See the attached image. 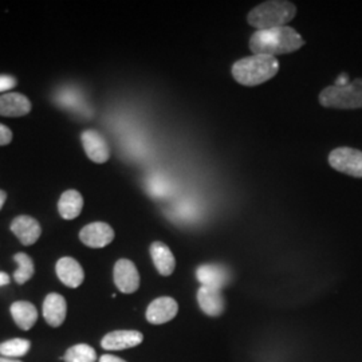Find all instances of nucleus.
Segmentation results:
<instances>
[{
  "instance_id": "nucleus-19",
  "label": "nucleus",
  "mask_w": 362,
  "mask_h": 362,
  "mask_svg": "<svg viewBox=\"0 0 362 362\" xmlns=\"http://www.w3.org/2000/svg\"><path fill=\"white\" fill-rule=\"evenodd\" d=\"M83 208V197L76 189H69L61 196L58 202L59 215L65 220L76 219Z\"/></svg>"
},
{
  "instance_id": "nucleus-6",
  "label": "nucleus",
  "mask_w": 362,
  "mask_h": 362,
  "mask_svg": "<svg viewBox=\"0 0 362 362\" xmlns=\"http://www.w3.org/2000/svg\"><path fill=\"white\" fill-rule=\"evenodd\" d=\"M115 284L124 294L136 293L140 287V274L129 259H119L115 264Z\"/></svg>"
},
{
  "instance_id": "nucleus-20",
  "label": "nucleus",
  "mask_w": 362,
  "mask_h": 362,
  "mask_svg": "<svg viewBox=\"0 0 362 362\" xmlns=\"http://www.w3.org/2000/svg\"><path fill=\"white\" fill-rule=\"evenodd\" d=\"M18 264L16 272H13V279L18 285H25L34 275V262L25 252H19L13 257Z\"/></svg>"
},
{
  "instance_id": "nucleus-3",
  "label": "nucleus",
  "mask_w": 362,
  "mask_h": 362,
  "mask_svg": "<svg viewBox=\"0 0 362 362\" xmlns=\"http://www.w3.org/2000/svg\"><path fill=\"white\" fill-rule=\"evenodd\" d=\"M297 15V7L291 1L269 0L254 7L248 15L247 22L250 26L258 30H270L287 26Z\"/></svg>"
},
{
  "instance_id": "nucleus-17",
  "label": "nucleus",
  "mask_w": 362,
  "mask_h": 362,
  "mask_svg": "<svg viewBox=\"0 0 362 362\" xmlns=\"http://www.w3.org/2000/svg\"><path fill=\"white\" fill-rule=\"evenodd\" d=\"M151 257L155 263V267L160 275L163 276H169L170 274L175 272L176 267V259L173 252L170 251L165 243L163 242H155L151 246Z\"/></svg>"
},
{
  "instance_id": "nucleus-1",
  "label": "nucleus",
  "mask_w": 362,
  "mask_h": 362,
  "mask_svg": "<svg viewBox=\"0 0 362 362\" xmlns=\"http://www.w3.org/2000/svg\"><path fill=\"white\" fill-rule=\"evenodd\" d=\"M250 50L252 55H284L291 54L305 46V40L293 27L284 26L258 30L250 38Z\"/></svg>"
},
{
  "instance_id": "nucleus-5",
  "label": "nucleus",
  "mask_w": 362,
  "mask_h": 362,
  "mask_svg": "<svg viewBox=\"0 0 362 362\" xmlns=\"http://www.w3.org/2000/svg\"><path fill=\"white\" fill-rule=\"evenodd\" d=\"M329 164L333 169L351 177H362V152L349 146L336 148L329 155Z\"/></svg>"
},
{
  "instance_id": "nucleus-8",
  "label": "nucleus",
  "mask_w": 362,
  "mask_h": 362,
  "mask_svg": "<svg viewBox=\"0 0 362 362\" xmlns=\"http://www.w3.org/2000/svg\"><path fill=\"white\" fill-rule=\"evenodd\" d=\"M177 311L179 305L173 298H157L146 309V320L152 325L167 324L177 315Z\"/></svg>"
},
{
  "instance_id": "nucleus-13",
  "label": "nucleus",
  "mask_w": 362,
  "mask_h": 362,
  "mask_svg": "<svg viewBox=\"0 0 362 362\" xmlns=\"http://www.w3.org/2000/svg\"><path fill=\"white\" fill-rule=\"evenodd\" d=\"M11 231H13L16 238L21 240L23 246H31L37 243V240L42 233V228L38 220L31 218V216H18L15 218L11 224Z\"/></svg>"
},
{
  "instance_id": "nucleus-12",
  "label": "nucleus",
  "mask_w": 362,
  "mask_h": 362,
  "mask_svg": "<svg viewBox=\"0 0 362 362\" xmlns=\"http://www.w3.org/2000/svg\"><path fill=\"white\" fill-rule=\"evenodd\" d=\"M197 281L206 287L221 290L230 281L228 270L221 264H202L196 270Z\"/></svg>"
},
{
  "instance_id": "nucleus-2",
  "label": "nucleus",
  "mask_w": 362,
  "mask_h": 362,
  "mask_svg": "<svg viewBox=\"0 0 362 362\" xmlns=\"http://www.w3.org/2000/svg\"><path fill=\"white\" fill-rule=\"evenodd\" d=\"M279 71V61L272 55H251L236 61L233 66L235 81L245 86H258Z\"/></svg>"
},
{
  "instance_id": "nucleus-22",
  "label": "nucleus",
  "mask_w": 362,
  "mask_h": 362,
  "mask_svg": "<svg viewBox=\"0 0 362 362\" xmlns=\"http://www.w3.org/2000/svg\"><path fill=\"white\" fill-rule=\"evenodd\" d=\"M97 360V353L86 344H78L66 351L65 362H94Z\"/></svg>"
},
{
  "instance_id": "nucleus-16",
  "label": "nucleus",
  "mask_w": 362,
  "mask_h": 362,
  "mask_svg": "<svg viewBox=\"0 0 362 362\" xmlns=\"http://www.w3.org/2000/svg\"><path fill=\"white\" fill-rule=\"evenodd\" d=\"M66 311V299L57 293L49 294L43 302V317L52 327H59L65 322Z\"/></svg>"
},
{
  "instance_id": "nucleus-18",
  "label": "nucleus",
  "mask_w": 362,
  "mask_h": 362,
  "mask_svg": "<svg viewBox=\"0 0 362 362\" xmlns=\"http://www.w3.org/2000/svg\"><path fill=\"white\" fill-rule=\"evenodd\" d=\"M11 314L15 324L22 330H30L38 320L37 308L27 300H18L13 303Z\"/></svg>"
},
{
  "instance_id": "nucleus-25",
  "label": "nucleus",
  "mask_w": 362,
  "mask_h": 362,
  "mask_svg": "<svg viewBox=\"0 0 362 362\" xmlns=\"http://www.w3.org/2000/svg\"><path fill=\"white\" fill-rule=\"evenodd\" d=\"M349 77H348V74L346 73H342L338 79L336 81V86H345V85H348L349 83Z\"/></svg>"
},
{
  "instance_id": "nucleus-21",
  "label": "nucleus",
  "mask_w": 362,
  "mask_h": 362,
  "mask_svg": "<svg viewBox=\"0 0 362 362\" xmlns=\"http://www.w3.org/2000/svg\"><path fill=\"white\" fill-rule=\"evenodd\" d=\"M31 348V342L25 338H15L0 344V354L7 358L22 357Z\"/></svg>"
},
{
  "instance_id": "nucleus-14",
  "label": "nucleus",
  "mask_w": 362,
  "mask_h": 362,
  "mask_svg": "<svg viewBox=\"0 0 362 362\" xmlns=\"http://www.w3.org/2000/svg\"><path fill=\"white\" fill-rule=\"evenodd\" d=\"M55 270H57V275H58L59 281L64 285L71 287V288L79 287L85 279L83 269L81 267V264L76 259L70 258V257L59 259Z\"/></svg>"
},
{
  "instance_id": "nucleus-23",
  "label": "nucleus",
  "mask_w": 362,
  "mask_h": 362,
  "mask_svg": "<svg viewBox=\"0 0 362 362\" xmlns=\"http://www.w3.org/2000/svg\"><path fill=\"white\" fill-rule=\"evenodd\" d=\"M11 141H13V132L6 125L0 124V146L8 145Z\"/></svg>"
},
{
  "instance_id": "nucleus-28",
  "label": "nucleus",
  "mask_w": 362,
  "mask_h": 362,
  "mask_svg": "<svg viewBox=\"0 0 362 362\" xmlns=\"http://www.w3.org/2000/svg\"><path fill=\"white\" fill-rule=\"evenodd\" d=\"M6 199H7V194H6L4 191H1V189H0V209L3 208V206H4Z\"/></svg>"
},
{
  "instance_id": "nucleus-24",
  "label": "nucleus",
  "mask_w": 362,
  "mask_h": 362,
  "mask_svg": "<svg viewBox=\"0 0 362 362\" xmlns=\"http://www.w3.org/2000/svg\"><path fill=\"white\" fill-rule=\"evenodd\" d=\"M16 86V79L11 76H0V91L11 90Z\"/></svg>"
},
{
  "instance_id": "nucleus-27",
  "label": "nucleus",
  "mask_w": 362,
  "mask_h": 362,
  "mask_svg": "<svg viewBox=\"0 0 362 362\" xmlns=\"http://www.w3.org/2000/svg\"><path fill=\"white\" fill-rule=\"evenodd\" d=\"M10 284V276L6 272H0V287Z\"/></svg>"
},
{
  "instance_id": "nucleus-15",
  "label": "nucleus",
  "mask_w": 362,
  "mask_h": 362,
  "mask_svg": "<svg viewBox=\"0 0 362 362\" xmlns=\"http://www.w3.org/2000/svg\"><path fill=\"white\" fill-rule=\"evenodd\" d=\"M31 112V103L19 93H6L0 95V116L22 117Z\"/></svg>"
},
{
  "instance_id": "nucleus-11",
  "label": "nucleus",
  "mask_w": 362,
  "mask_h": 362,
  "mask_svg": "<svg viewBox=\"0 0 362 362\" xmlns=\"http://www.w3.org/2000/svg\"><path fill=\"white\" fill-rule=\"evenodd\" d=\"M143 341V333L137 330H116L103 338L101 346L105 350H125L139 346Z\"/></svg>"
},
{
  "instance_id": "nucleus-26",
  "label": "nucleus",
  "mask_w": 362,
  "mask_h": 362,
  "mask_svg": "<svg viewBox=\"0 0 362 362\" xmlns=\"http://www.w3.org/2000/svg\"><path fill=\"white\" fill-rule=\"evenodd\" d=\"M100 362H127L124 361L122 358H118L116 356H112V354H105L101 358H100Z\"/></svg>"
},
{
  "instance_id": "nucleus-29",
  "label": "nucleus",
  "mask_w": 362,
  "mask_h": 362,
  "mask_svg": "<svg viewBox=\"0 0 362 362\" xmlns=\"http://www.w3.org/2000/svg\"><path fill=\"white\" fill-rule=\"evenodd\" d=\"M0 362H22V361H15L13 358H7V357H0Z\"/></svg>"
},
{
  "instance_id": "nucleus-4",
  "label": "nucleus",
  "mask_w": 362,
  "mask_h": 362,
  "mask_svg": "<svg viewBox=\"0 0 362 362\" xmlns=\"http://www.w3.org/2000/svg\"><path fill=\"white\" fill-rule=\"evenodd\" d=\"M320 104L333 109H361L362 78L350 81L345 86H327L320 94Z\"/></svg>"
},
{
  "instance_id": "nucleus-10",
  "label": "nucleus",
  "mask_w": 362,
  "mask_h": 362,
  "mask_svg": "<svg viewBox=\"0 0 362 362\" xmlns=\"http://www.w3.org/2000/svg\"><path fill=\"white\" fill-rule=\"evenodd\" d=\"M197 302L202 311L208 317H220L226 311V298L221 290L202 286L197 290Z\"/></svg>"
},
{
  "instance_id": "nucleus-9",
  "label": "nucleus",
  "mask_w": 362,
  "mask_h": 362,
  "mask_svg": "<svg viewBox=\"0 0 362 362\" xmlns=\"http://www.w3.org/2000/svg\"><path fill=\"white\" fill-rule=\"evenodd\" d=\"M82 145L88 157L97 164H104L110 158V149L103 134L97 130H86L82 133Z\"/></svg>"
},
{
  "instance_id": "nucleus-7",
  "label": "nucleus",
  "mask_w": 362,
  "mask_h": 362,
  "mask_svg": "<svg viewBox=\"0 0 362 362\" xmlns=\"http://www.w3.org/2000/svg\"><path fill=\"white\" fill-rule=\"evenodd\" d=\"M79 239L85 246L103 248L113 242L115 231L107 223L94 221L81 230Z\"/></svg>"
}]
</instances>
